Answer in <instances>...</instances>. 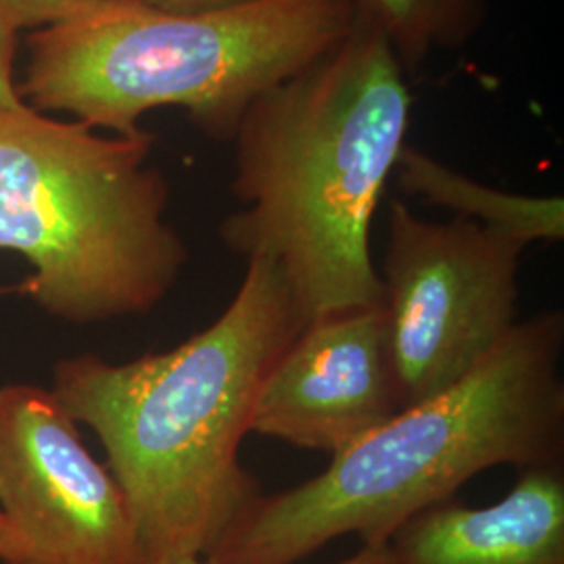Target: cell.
Wrapping results in <instances>:
<instances>
[{"instance_id": "6da1fadb", "label": "cell", "mask_w": 564, "mask_h": 564, "mask_svg": "<svg viewBox=\"0 0 564 564\" xmlns=\"http://www.w3.org/2000/svg\"><path fill=\"white\" fill-rule=\"evenodd\" d=\"M305 326L281 268L249 258L223 316L174 349L111 364L61 360L53 393L101 442L142 564L205 558L262 496L241 460L270 368Z\"/></svg>"}, {"instance_id": "7a4b0ae2", "label": "cell", "mask_w": 564, "mask_h": 564, "mask_svg": "<svg viewBox=\"0 0 564 564\" xmlns=\"http://www.w3.org/2000/svg\"><path fill=\"white\" fill-rule=\"evenodd\" d=\"M410 118L402 65L362 21L245 113L230 181L241 209L220 239L245 260L276 263L305 324L383 305L370 228Z\"/></svg>"}, {"instance_id": "3957f363", "label": "cell", "mask_w": 564, "mask_h": 564, "mask_svg": "<svg viewBox=\"0 0 564 564\" xmlns=\"http://www.w3.org/2000/svg\"><path fill=\"white\" fill-rule=\"evenodd\" d=\"M563 312L521 321L460 383L403 408L307 484L262 494L205 561L297 564L345 535L389 545L484 470L563 464Z\"/></svg>"}, {"instance_id": "277c9868", "label": "cell", "mask_w": 564, "mask_h": 564, "mask_svg": "<svg viewBox=\"0 0 564 564\" xmlns=\"http://www.w3.org/2000/svg\"><path fill=\"white\" fill-rule=\"evenodd\" d=\"M356 21L349 0L199 13L101 0L28 36L20 95L41 113L123 137L141 132L149 111L181 107L205 137L232 142L256 99L345 41Z\"/></svg>"}, {"instance_id": "5b68a950", "label": "cell", "mask_w": 564, "mask_h": 564, "mask_svg": "<svg viewBox=\"0 0 564 564\" xmlns=\"http://www.w3.org/2000/svg\"><path fill=\"white\" fill-rule=\"evenodd\" d=\"M155 137L99 134L23 105L0 111V251L32 272L13 289L63 323L149 314L181 279Z\"/></svg>"}, {"instance_id": "8992f818", "label": "cell", "mask_w": 564, "mask_h": 564, "mask_svg": "<svg viewBox=\"0 0 564 564\" xmlns=\"http://www.w3.org/2000/svg\"><path fill=\"white\" fill-rule=\"evenodd\" d=\"M524 249L473 220L431 223L391 203L379 274L402 410L460 383L521 323Z\"/></svg>"}, {"instance_id": "52a82bcc", "label": "cell", "mask_w": 564, "mask_h": 564, "mask_svg": "<svg viewBox=\"0 0 564 564\" xmlns=\"http://www.w3.org/2000/svg\"><path fill=\"white\" fill-rule=\"evenodd\" d=\"M0 514L2 564H142L120 485L41 384L0 387Z\"/></svg>"}, {"instance_id": "ba28073f", "label": "cell", "mask_w": 564, "mask_h": 564, "mask_svg": "<svg viewBox=\"0 0 564 564\" xmlns=\"http://www.w3.org/2000/svg\"><path fill=\"white\" fill-rule=\"evenodd\" d=\"M402 410L383 305L305 324L263 379L249 433L330 456Z\"/></svg>"}, {"instance_id": "9c48e42d", "label": "cell", "mask_w": 564, "mask_h": 564, "mask_svg": "<svg viewBox=\"0 0 564 564\" xmlns=\"http://www.w3.org/2000/svg\"><path fill=\"white\" fill-rule=\"evenodd\" d=\"M389 547L395 564H564L563 464L524 468L496 505L433 506Z\"/></svg>"}, {"instance_id": "30bf717a", "label": "cell", "mask_w": 564, "mask_h": 564, "mask_svg": "<svg viewBox=\"0 0 564 564\" xmlns=\"http://www.w3.org/2000/svg\"><path fill=\"white\" fill-rule=\"evenodd\" d=\"M393 172L405 195L500 230L527 247L564 239L563 197H529L485 186L412 144L403 147Z\"/></svg>"}, {"instance_id": "8fae6325", "label": "cell", "mask_w": 564, "mask_h": 564, "mask_svg": "<svg viewBox=\"0 0 564 564\" xmlns=\"http://www.w3.org/2000/svg\"><path fill=\"white\" fill-rule=\"evenodd\" d=\"M356 18L377 32L403 74H419L437 51H460L477 36L489 0H349Z\"/></svg>"}, {"instance_id": "7c38bea8", "label": "cell", "mask_w": 564, "mask_h": 564, "mask_svg": "<svg viewBox=\"0 0 564 564\" xmlns=\"http://www.w3.org/2000/svg\"><path fill=\"white\" fill-rule=\"evenodd\" d=\"M101 0H0V11L15 30H41L46 25L67 20L82 7H88Z\"/></svg>"}, {"instance_id": "4fadbf2b", "label": "cell", "mask_w": 564, "mask_h": 564, "mask_svg": "<svg viewBox=\"0 0 564 564\" xmlns=\"http://www.w3.org/2000/svg\"><path fill=\"white\" fill-rule=\"evenodd\" d=\"M18 30L0 11V111H15L25 102L20 88L13 82V55H15Z\"/></svg>"}, {"instance_id": "5bb4252c", "label": "cell", "mask_w": 564, "mask_h": 564, "mask_svg": "<svg viewBox=\"0 0 564 564\" xmlns=\"http://www.w3.org/2000/svg\"><path fill=\"white\" fill-rule=\"evenodd\" d=\"M149 7L172 11V13H199V11H216L228 7H241L258 0H139Z\"/></svg>"}, {"instance_id": "9a60e30c", "label": "cell", "mask_w": 564, "mask_h": 564, "mask_svg": "<svg viewBox=\"0 0 564 564\" xmlns=\"http://www.w3.org/2000/svg\"><path fill=\"white\" fill-rule=\"evenodd\" d=\"M176 564H209L205 558H188ZM339 564H395L389 545H362V550Z\"/></svg>"}, {"instance_id": "2e32d148", "label": "cell", "mask_w": 564, "mask_h": 564, "mask_svg": "<svg viewBox=\"0 0 564 564\" xmlns=\"http://www.w3.org/2000/svg\"><path fill=\"white\" fill-rule=\"evenodd\" d=\"M9 545H11V533H9V527L4 523L2 514H0V564L4 563V558L9 554Z\"/></svg>"}]
</instances>
